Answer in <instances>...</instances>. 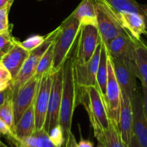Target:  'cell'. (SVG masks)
Wrapping results in <instances>:
<instances>
[{"instance_id": "cell-1", "label": "cell", "mask_w": 147, "mask_h": 147, "mask_svg": "<svg viewBox=\"0 0 147 147\" xmlns=\"http://www.w3.org/2000/svg\"><path fill=\"white\" fill-rule=\"evenodd\" d=\"M76 47V40L63 64V88L59 114V125L62 128L65 140H66L70 132H71L74 112L78 106L76 86L74 76Z\"/></svg>"}, {"instance_id": "cell-2", "label": "cell", "mask_w": 147, "mask_h": 147, "mask_svg": "<svg viewBox=\"0 0 147 147\" xmlns=\"http://www.w3.org/2000/svg\"><path fill=\"white\" fill-rule=\"evenodd\" d=\"M77 103L83 105L87 112L95 138L108 129L110 123L103 97L97 86L82 88L77 90Z\"/></svg>"}, {"instance_id": "cell-3", "label": "cell", "mask_w": 147, "mask_h": 147, "mask_svg": "<svg viewBox=\"0 0 147 147\" xmlns=\"http://www.w3.org/2000/svg\"><path fill=\"white\" fill-rule=\"evenodd\" d=\"M81 24L76 19L69 15L62 22L54 40L53 63L52 70L56 72L63 65L79 35Z\"/></svg>"}, {"instance_id": "cell-4", "label": "cell", "mask_w": 147, "mask_h": 147, "mask_svg": "<svg viewBox=\"0 0 147 147\" xmlns=\"http://www.w3.org/2000/svg\"><path fill=\"white\" fill-rule=\"evenodd\" d=\"M95 3L97 10V27L101 40L107 44L125 30L120 23L115 10L104 0H95Z\"/></svg>"}, {"instance_id": "cell-5", "label": "cell", "mask_w": 147, "mask_h": 147, "mask_svg": "<svg viewBox=\"0 0 147 147\" xmlns=\"http://www.w3.org/2000/svg\"><path fill=\"white\" fill-rule=\"evenodd\" d=\"M58 31H59V27L50 32V33L46 34V39L44 42L40 45L38 47L30 52L28 57L24 62L20 73H18L17 77L13 80L12 84L11 86L12 94H14L17 91V89L20 86H22L24 83H26L27 80H30L34 76L40 58L46 53L49 46L54 42L55 37L57 34Z\"/></svg>"}, {"instance_id": "cell-6", "label": "cell", "mask_w": 147, "mask_h": 147, "mask_svg": "<svg viewBox=\"0 0 147 147\" xmlns=\"http://www.w3.org/2000/svg\"><path fill=\"white\" fill-rule=\"evenodd\" d=\"M110 57L121 92L125 93L131 99L138 90L136 85L137 77L134 70L132 58L128 57Z\"/></svg>"}, {"instance_id": "cell-7", "label": "cell", "mask_w": 147, "mask_h": 147, "mask_svg": "<svg viewBox=\"0 0 147 147\" xmlns=\"http://www.w3.org/2000/svg\"><path fill=\"white\" fill-rule=\"evenodd\" d=\"M54 73L55 72L52 70L48 72L42 76L39 81L38 88L34 101L35 131L40 130L44 128Z\"/></svg>"}, {"instance_id": "cell-8", "label": "cell", "mask_w": 147, "mask_h": 147, "mask_svg": "<svg viewBox=\"0 0 147 147\" xmlns=\"http://www.w3.org/2000/svg\"><path fill=\"white\" fill-rule=\"evenodd\" d=\"M100 41L97 28L92 25L82 26L76 40V60L87 63L95 54Z\"/></svg>"}, {"instance_id": "cell-9", "label": "cell", "mask_w": 147, "mask_h": 147, "mask_svg": "<svg viewBox=\"0 0 147 147\" xmlns=\"http://www.w3.org/2000/svg\"><path fill=\"white\" fill-rule=\"evenodd\" d=\"M101 45L102 43L100 40L95 54L87 63H78L75 57L74 63V76L76 86V93L78 90L82 88L97 86V72L100 57Z\"/></svg>"}, {"instance_id": "cell-10", "label": "cell", "mask_w": 147, "mask_h": 147, "mask_svg": "<svg viewBox=\"0 0 147 147\" xmlns=\"http://www.w3.org/2000/svg\"><path fill=\"white\" fill-rule=\"evenodd\" d=\"M62 88H63V65L55 72L53 76L48 109L44 128H43L48 133L52 128L59 124Z\"/></svg>"}, {"instance_id": "cell-11", "label": "cell", "mask_w": 147, "mask_h": 147, "mask_svg": "<svg viewBox=\"0 0 147 147\" xmlns=\"http://www.w3.org/2000/svg\"><path fill=\"white\" fill-rule=\"evenodd\" d=\"M104 100L110 120L118 124L121 103V90L115 78L112 61L108 55V76Z\"/></svg>"}, {"instance_id": "cell-12", "label": "cell", "mask_w": 147, "mask_h": 147, "mask_svg": "<svg viewBox=\"0 0 147 147\" xmlns=\"http://www.w3.org/2000/svg\"><path fill=\"white\" fill-rule=\"evenodd\" d=\"M40 80L33 76L13 94L12 101L15 123L34 103Z\"/></svg>"}, {"instance_id": "cell-13", "label": "cell", "mask_w": 147, "mask_h": 147, "mask_svg": "<svg viewBox=\"0 0 147 147\" xmlns=\"http://www.w3.org/2000/svg\"><path fill=\"white\" fill-rule=\"evenodd\" d=\"M133 113V131L141 147H147V121L144 111L142 93L137 90L131 98Z\"/></svg>"}, {"instance_id": "cell-14", "label": "cell", "mask_w": 147, "mask_h": 147, "mask_svg": "<svg viewBox=\"0 0 147 147\" xmlns=\"http://www.w3.org/2000/svg\"><path fill=\"white\" fill-rule=\"evenodd\" d=\"M133 113L131 99L125 93L121 92L120 110L118 126L122 141L127 147L129 146L131 138L133 135Z\"/></svg>"}, {"instance_id": "cell-15", "label": "cell", "mask_w": 147, "mask_h": 147, "mask_svg": "<svg viewBox=\"0 0 147 147\" xmlns=\"http://www.w3.org/2000/svg\"><path fill=\"white\" fill-rule=\"evenodd\" d=\"M30 53V52L22 47L20 41L17 40L14 47L3 55L0 63L9 70L13 80L20 73Z\"/></svg>"}, {"instance_id": "cell-16", "label": "cell", "mask_w": 147, "mask_h": 147, "mask_svg": "<svg viewBox=\"0 0 147 147\" xmlns=\"http://www.w3.org/2000/svg\"><path fill=\"white\" fill-rule=\"evenodd\" d=\"M115 14L122 27L134 39L139 40L141 38V35L144 34L146 30L144 15L133 12L117 11H115Z\"/></svg>"}, {"instance_id": "cell-17", "label": "cell", "mask_w": 147, "mask_h": 147, "mask_svg": "<svg viewBox=\"0 0 147 147\" xmlns=\"http://www.w3.org/2000/svg\"><path fill=\"white\" fill-rule=\"evenodd\" d=\"M110 57H128L132 58L134 38L125 30L105 44Z\"/></svg>"}, {"instance_id": "cell-18", "label": "cell", "mask_w": 147, "mask_h": 147, "mask_svg": "<svg viewBox=\"0 0 147 147\" xmlns=\"http://www.w3.org/2000/svg\"><path fill=\"white\" fill-rule=\"evenodd\" d=\"M132 61L136 77L141 86L147 88V44L142 40L134 39Z\"/></svg>"}, {"instance_id": "cell-19", "label": "cell", "mask_w": 147, "mask_h": 147, "mask_svg": "<svg viewBox=\"0 0 147 147\" xmlns=\"http://www.w3.org/2000/svg\"><path fill=\"white\" fill-rule=\"evenodd\" d=\"M71 15L78 20L81 26H97L95 0H82Z\"/></svg>"}, {"instance_id": "cell-20", "label": "cell", "mask_w": 147, "mask_h": 147, "mask_svg": "<svg viewBox=\"0 0 147 147\" xmlns=\"http://www.w3.org/2000/svg\"><path fill=\"white\" fill-rule=\"evenodd\" d=\"M35 131L34 103L23 113L22 117L15 123L14 135L18 139H22L32 136Z\"/></svg>"}, {"instance_id": "cell-21", "label": "cell", "mask_w": 147, "mask_h": 147, "mask_svg": "<svg viewBox=\"0 0 147 147\" xmlns=\"http://www.w3.org/2000/svg\"><path fill=\"white\" fill-rule=\"evenodd\" d=\"M10 142H14L21 147H56L49 139L48 134L44 129L35 131L32 136L22 139H18L15 136L7 138Z\"/></svg>"}, {"instance_id": "cell-22", "label": "cell", "mask_w": 147, "mask_h": 147, "mask_svg": "<svg viewBox=\"0 0 147 147\" xmlns=\"http://www.w3.org/2000/svg\"><path fill=\"white\" fill-rule=\"evenodd\" d=\"M101 40V39H100ZM101 51L99 65L97 72V88L104 98L108 76V53L105 43L101 40Z\"/></svg>"}, {"instance_id": "cell-23", "label": "cell", "mask_w": 147, "mask_h": 147, "mask_svg": "<svg viewBox=\"0 0 147 147\" xmlns=\"http://www.w3.org/2000/svg\"><path fill=\"white\" fill-rule=\"evenodd\" d=\"M105 147H127L122 141L118 124L111 121L108 129L96 138Z\"/></svg>"}, {"instance_id": "cell-24", "label": "cell", "mask_w": 147, "mask_h": 147, "mask_svg": "<svg viewBox=\"0 0 147 147\" xmlns=\"http://www.w3.org/2000/svg\"><path fill=\"white\" fill-rule=\"evenodd\" d=\"M111 8L117 11H128L144 15L141 4L135 0H104Z\"/></svg>"}, {"instance_id": "cell-25", "label": "cell", "mask_w": 147, "mask_h": 147, "mask_svg": "<svg viewBox=\"0 0 147 147\" xmlns=\"http://www.w3.org/2000/svg\"><path fill=\"white\" fill-rule=\"evenodd\" d=\"M53 49H54V42L49 46L46 53L40 58V62L37 65L35 73L34 75L37 78L40 79L43 75L52 70L53 63Z\"/></svg>"}, {"instance_id": "cell-26", "label": "cell", "mask_w": 147, "mask_h": 147, "mask_svg": "<svg viewBox=\"0 0 147 147\" xmlns=\"http://www.w3.org/2000/svg\"><path fill=\"white\" fill-rule=\"evenodd\" d=\"M0 119L7 123L12 131L14 134L15 121H14L12 98H8L3 104L0 106Z\"/></svg>"}, {"instance_id": "cell-27", "label": "cell", "mask_w": 147, "mask_h": 147, "mask_svg": "<svg viewBox=\"0 0 147 147\" xmlns=\"http://www.w3.org/2000/svg\"><path fill=\"white\" fill-rule=\"evenodd\" d=\"M16 40L12 34V27L9 30L0 32V50L4 54L8 53L17 43Z\"/></svg>"}, {"instance_id": "cell-28", "label": "cell", "mask_w": 147, "mask_h": 147, "mask_svg": "<svg viewBox=\"0 0 147 147\" xmlns=\"http://www.w3.org/2000/svg\"><path fill=\"white\" fill-rule=\"evenodd\" d=\"M48 134L49 139L56 147H63L64 146L66 140L62 128L60 125H56V126L52 128Z\"/></svg>"}, {"instance_id": "cell-29", "label": "cell", "mask_w": 147, "mask_h": 147, "mask_svg": "<svg viewBox=\"0 0 147 147\" xmlns=\"http://www.w3.org/2000/svg\"><path fill=\"white\" fill-rule=\"evenodd\" d=\"M46 39V35L41 36L39 34H35L26 39L24 41L20 42V45L23 48L29 52L33 51V50L38 47L40 45L43 44Z\"/></svg>"}, {"instance_id": "cell-30", "label": "cell", "mask_w": 147, "mask_h": 147, "mask_svg": "<svg viewBox=\"0 0 147 147\" xmlns=\"http://www.w3.org/2000/svg\"><path fill=\"white\" fill-rule=\"evenodd\" d=\"M13 1L9 3L7 6L0 9V32L11 28L9 22V12L10 11Z\"/></svg>"}, {"instance_id": "cell-31", "label": "cell", "mask_w": 147, "mask_h": 147, "mask_svg": "<svg viewBox=\"0 0 147 147\" xmlns=\"http://www.w3.org/2000/svg\"><path fill=\"white\" fill-rule=\"evenodd\" d=\"M1 135H4L7 138L15 136L14 134L10 128L8 126V125L5 122L3 121L1 119H0V136H1Z\"/></svg>"}, {"instance_id": "cell-32", "label": "cell", "mask_w": 147, "mask_h": 147, "mask_svg": "<svg viewBox=\"0 0 147 147\" xmlns=\"http://www.w3.org/2000/svg\"><path fill=\"white\" fill-rule=\"evenodd\" d=\"M12 90L11 86L5 90H0V106L4 103L10 98H12Z\"/></svg>"}, {"instance_id": "cell-33", "label": "cell", "mask_w": 147, "mask_h": 147, "mask_svg": "<svg viewBox=\"0 0 147 147\" xmlns=\"http://www.w3.org/2000/svg\"><path fill=\"white\" fill-rule=\"evenodd\" d=\"M64 147H78V142H76L74 134L72 132H70L65 142Z\"/></svg>"}, {"instance_id": "cell-34", "label": "cell", "mask_w": 147, "mask_h": 147, "mask_svg": "<svg viewBox=\"0 0 147 147\" xmlns=\"http://www.w3.org/2000/svg\"><path fill=\"white\" fill-rule=\"evenodd\" d=\"M142 96L143 103H144V111L146 119L147 121V88L142 86Z\"/></svg>"}, {"instance_id": "cell-35", "label": "cell", "mask_w": 147, "mask_h": 147, "mask_svg": "<svg viewBox=\"0 0 147 147\" xmlns=\"http://www.w3.org/2000/svg\"><path fill=\"white\" fill-rule=\"evenodd\" d=\"M78 147H94V144L91 141L82 138L78 143Z\"/></svg>"}, {"instance_id": "cell-36", "label": "cell", "mask_w": 147, "mask_h": 147, "mask_svg": "<svg viewBox=\"0 0 147 147\" xmlns=\"http://www.w3.org/2000/svg\"><path fill=\"white\" fill-rule=\"evenodd\" d=\"M12 1H14V0H0V9L7 6L9 3Z\"/></svg>"}, {"instance_id": "cell-37", "label": "cell", "mask_w": 147, "mask_h": 147, "mask_svg": "<svg viewBox=\"0 0 147 147\" xmlns=\"http://www.w3.org/2000/svg\"><path fill=\"white\" fill-rule=\"evenodd\" d=\"M141 9L144 12V15L147 17V4H144V5H141Z\"/></svg>"}, {"instance_id": "cell-38", "label": "cell", "mask_w": 147, "mask_h": 147, "mask_svg": "<svg viewBox=\"0 0 147 147\" xmlns=\"http://www.w3.org/2000/svg\"><path fill=\"white\" fill-rule=\"evenodd\" d=\"M97 142H98L97 147H105V146H104V144L102 143V142H99V141H97Z\"/></svg>"}, {"instance_id": "cell-39", "label": "cell", "mask_w": 147, "mask_h": 147, "mask_svg": "<svg viewBox=\"0 0 147 147\" xmlns=\"http://www.w3.org/2000/svg\"><path fill=\"white\" fill-rule=\"evenodd\" d=\"M0 147H10V146H8L7 145L4 144L3 143V142H1V141L0 140Z\"/></svg>"}, {"instance_id": "cell-40", "label": "cell", "mask_w": 147, "mask_h": 147, "mask_svg": "<svg viewBox=\"0 0 147 147\" xmlns=\"http://www.w3.org/2000/svg\"><path fill=\"white\" fill-rule=\"evenodd\" d=\"M10 144H11L12 145V146H14V147H21L20 146H19V145L17 144L14 143V142H10Z\"/></svg>"}, {"instance_id": "cell-41", "label": "cell", "mask_w": 147, "mask_h": 147, "mask_svg": "<svg viewBox=\"0 0 147 147\" xmlns=\"http://www.w3.org/2000/svg\"><path fill=\"white\" fill-rule=\"evenodd\" d=\"M4 53H2V52L1 51V50H0V61H1V58H2V57H3V55H4Z\"/></svg>"}, {"instance_id": "cell-42", "label": "cell", "mask_w": 147, "mask_h": 147, "mask_svg": "<svg viewBox=\"0 0 147 147\" xmlns=\"http://www.w3.org/2000/svg\"><path fill=\"white\" fill-rule=\"evenodd\" d=\"M144 34H145V35L146 36V37H147V31H146V32H145V33H144Z\"/></svg>"}]
</instances>
